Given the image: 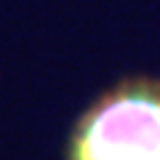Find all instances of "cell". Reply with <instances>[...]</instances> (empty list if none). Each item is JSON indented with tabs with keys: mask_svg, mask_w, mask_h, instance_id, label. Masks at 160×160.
I'll return each mask as SVG.
<instances>
[{
	"mask_svg": "<svg viewBox=\"0 0 160 160\" xmlns=\"http://www.w3.org/2000/svg\"><path fill=\"white\" fill-rule=\"evenodd\" d=\"M67 160H160V78H128L80 115Z\"/></svg>",
	"mask_w": 160,
	"mask_h": 160,
	"instance_id": "obj_1",
	"label": "cell"
}]
</instances>
